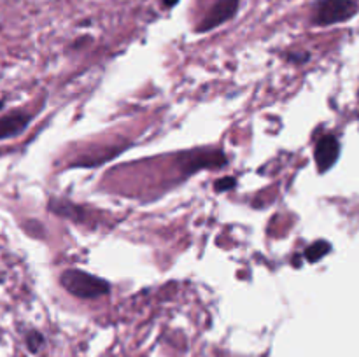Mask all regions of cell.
<instances>
[{
  "instance_id": "6da1fadb",
  "label": "cell",
  "mask_w": 359,
  "mask_h": 357,
  "mask_svg": "<svg viewBox=\"0 0 359 357\" xmlns=\"http://www.w3.org/2000/svg\"><path fill=\"white\" fill-rule=\"evenodd\" d=\"M60 284L67 293L79 300H95L111 293V284L107 280L76 268L65 270L60 276Z\"/></svg>"
},
{
  "instance_id": "7a4b0ae2",
  "label": "cell",
  "mask_w": 359,
  "mask_h": 357,
  "mask_svg": "<svg viewBox=\"0 0 359 357\" xmlns=\"http://www.w3.org/2000/svg\"><path fill=\"white\" fill-rule=\"evenodd\" d=\"M358 10V0H316L312 4L311 21L316 27H330L349 21Z\"/></svg>"
},
{
  "instance_id": "3957f363",
  "label": "cell",
  "mask_w": 359,
  "mask_h": 357,
  "mask_svg": "<svg viewBox=\"0 0 359 357\" xmlns=\"http://www.w3.org/2000/svg\"><path fill=\"white\" fill-rule=\"evenodd\" d=\"M228 158L223 150H189L179 156V164L186 175L195 174L203 168H223L226 167Z\"/></svg>"
},
{
  "instance_id": "277c9868",
  "label": "cell",
  "mask_w": 359,
  "mask_h": 357,
  "mask_svg": "<svg viewBox=\"0 0 359 357\" xmlns=\"http://www.w3.org/2000/svg\"><path fill=\"white\" fill-rule=\"evenodd\" d=\"M241 2L242 0H216L214 6L207 10L205 16L200 20L198 27H196V34L212 31L214 28L233 20L237 16L238 9H241Z\"/></svg>"
},
{
  "instance_id": "5b68a950",
  "label": "cell",
  "mask_w": 359,
  "mask_h": 357,
  "mask_svg": "<svg viewBox=\"0 0 359 357\" xmlns=\"http://www.w3.org/2000/svg\"><path fill=\"white\" fill-rule=\"evenodd\" d=\"M32 119L34 115L27 111H13L4 114L0 118V140L20 136L30 126Z\"/></svg>"
},
{
  "instance_id": "8992f818",
  "label": "cell",
  "mask_w": 359,
  "mask_h": 357,
  "mask_svg": "<svg viewBox=\"0 0 359 357\" xmlns=\"http://www.w3.org/2000/svg\"><path fill=\"white\" fill-rule=\"evenodd\" d=\"M339 156H340V144L333 135L323 136V139L316 144L314 158H316V164H318V170L321 172V174L328 172L330 168L337 163Z\"/></svg>"
},
{
  "instance_id": "52a82bcc",
  "label": "cell",
  "mask_w": 359,
  "mask_h": 357,
  "mask_svg": "<svg viewBox=\"0 0 359 357\" xmlns=\"http://www.w3.org/2000/svg\"><path fill=\"white\" fill-rule=\"evenodd\" d=\"M126 147H128V144H116V146L104 147V149H100V150H95L93 154H88V156L79 158L77 161H74L72 167H81V168L102 167V164L107 163L109 160L119 156V154H121Z\"/></svg>"
},
{
  "instance_id": "ba28073f",
  "label": "cell",
  "mask_w": 359,
  "mask_h": 357,
  "mask_svg": "<svg viewBox=\"0 0 359 357\" xmlns=\"http://www.w3.org/2000/svg\"><path fill=\"white\" fill-rule=\"evenodd\" d=\"M49 210L55 212L56 216L60 217H69V219H74V220L84 219L83 209L74 205L72 202H67V200H58V198L51 200V202H49Z\"/></svg>"
},
{
  "instance_id": "9c48e42d",
  "label": "cell",
  "mask_w": 359,
  "mask_h": 357,
  "mask_svg": "<svg viewBox=\"0 0 359 357\" xmlns=\"http://www.w3.org/2000/svg\"><path fill=\"white\" fill-rule=\"evenodd\" d=\"M330 248L332 247H330L328 241H323V240L316 241V244H312L311 247L305 251V258H307L309 262H316V261H319L321 258H325V255L330 252Z\"/></svg>"
},
{
  "instance_id": "30bf717a",
  "label": "cell",
  "mask_w": 359,
  "mask_h": 357,
  "mask_svg": "<svg viewBox=\"0 0 359 357\" xmlns=\"http://www.w3.org/2000/svg\"><path fill=\"white\" fill-rule=\"evenodd\" d=\"M25 342H27V346L30 352L37 354L39 350L42 349V345H44V336H42L39 331H30L27 332V336H25Z\"/></svg>"
},
{
  "instance_id": "8fae6325",
  "label": "cell",
  "mask_w": 359,
  "mask_h": 357,
  "mask_svg": "<svg viewBox=\"0 0 359 357\" xmlns=\"http://www.w3.org/2000/svg\"><path fill=\"white\" fill-rule=\"evenodd\" d=\"M237 186V178L235 177H223L219 178V181H216V184H214V189H216V192H224L228 191V189L235 188Z\"/></svg>"
},
{
  "instance_id": "7c38bea8",
  "label": "cell",
  "mask_w": 359,
  "mask_h": 357,
  "mask_svg": "<svg viewBox=\"0 0 359 357\" xmlns=\"http://www.w3.org/2000/svg\"><path fill=\"white\" fill-rule=\"evenodd\" d=\"M160 2L165 9H174V7L181 2V0H160Z\"/></svg>"
},
{
  "instance_id": "4fadbf2b",
  "label": "cell",
  "mask_w": 359,
  "mask_h": 357,
  "mask_svg": "<svg viewBox=\"0 0 359 357\" xmlns=\"http://www.w3.org/2000/svg\"><path fill=\"white\" fill-rule=\"evenodd\" d=\"M4 105H6V102L0 100V111H2V108H4Z\"/></svg>"
},
{
  "instance_id": "5bb4252c",
  "label": "cell",
  "mask_w": 359,
  "mask_h": 357,
  "mask_svg": "<svg viewBox=\"0 0 359 357\" xmlns=\"http://www.w3.org/2000/svg\"><path fill=\"white\" fill-rule=\"evenodd\" d=\"M0 28H2V24H0Z\"/></svg>"
}]
</instances>
